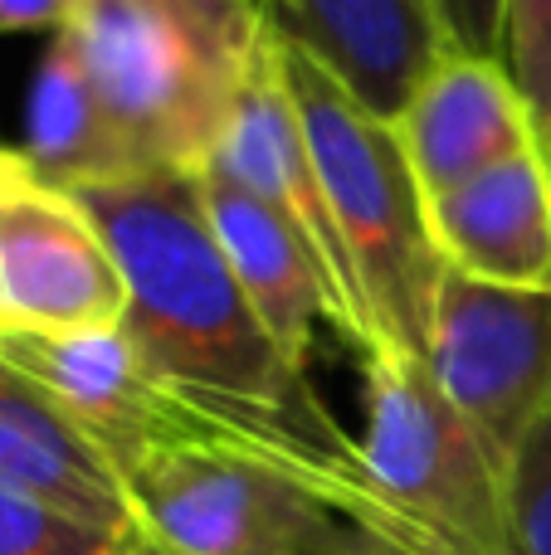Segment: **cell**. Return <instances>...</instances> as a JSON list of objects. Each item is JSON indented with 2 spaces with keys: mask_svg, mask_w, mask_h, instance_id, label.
<instances>
[{
  "mask_svg": "<svg viewBox=\"0 0 551 555\" xmlns=\"http://www.w3.org/2000/svg\"><path fill=\"white\" fill-rule=\"evenodd\" d=\"M137 5L181 25L195 44H205L230 68H249L264 35H269L259 0H137Z\"/></svg>",
  "mask_w": 551,
  "mask_h": 555,
  "instance_id": "cell-17",
  "label": "cell"
},
{
  "mask_svg": "<svg viewBox=\"0 0 551 555\" xmlns=\"http://www.w3.org/2000/svg\"><path fill=\"white\" fill-rule=\"evenodd\" d=\"M445 44L454 54L498 59L503 64V0H435Z\"/></svg>",
  "mask_w": 551,
  "mask_h": 555,
  "instance_id": "cell-20",
  "label": "cell"
},
{
  "mask_svg": "<svg viewBox=\"0 0 551 555\" xmlns=\"http://www.w3.org/2000/svg\"><path fill=\"white\" fill-rule=\"evenodd\" d=\"M0 361L59 400V410L117 463V473L166 449H240L215 420L152 380L123 326L0 332Z\"/></svg>",
  "mask_w": 551,
  "mask_h": 555,
  "instance_id": "cell-9",
  "label": "cell"
},
{
  "mask_svg": "<svg viewBox=\"0 0 551 555\" xmlns=\"http://www.w3.org/2000/svg\"><path fill=\"white\" fill-rule=\"evenodd\" d=\"M74 35L132 171H205L244 68L137 0H78Z\"/></svg>",
  "mask_w": 551,
  "mask_h": 555,
  "instance_id": "cell-5",
  "label": "cell"
},
{
  "mask_svg": "<svg viewBox=\"0 0 551 555\" xmlns=\"http://www.w3.org/2000/svg\"><path fill=\"white\" fill-rule=\"evenodd\" d=\"M259 10L283 44L322 64L386 122L449 54L435 0H259Z\"/></svg>",
  "mask_w": 551,
  "mask_h": 555,
  "instance_id": "cell-10",
  "label": "cell"
},
{
  "mask_svg": "<svg viewBox=\"0 0 551 555\" xmlns=\"http://www.w3.org/2000/svg\"><path fill=\"white\" fill-rule=\"evenodd\" d=\"M396 132L425 201L542 146L537 113L513 74L498 59L454 54V49L425 74L406 113L396 117Z\"/></svg>",
  "mask_w": 551,
  "mask_h": 555,
  "instance_id": "cell-11",
  "label": "cell"
},
{
  "mask_svg": "<svg viewBox=\"0 0 551 555\" xmlns=\"http://www.w3.org/2000/svg\"><path fill=\"white\" fill-rule=\"evenodd\" d=\"M361 468L396 555H513V468L439 395L425 361H361Z\"/></svg>",
  "mask_w": 551,
  "mask_h": 555,
  "instance_id": "cell-3",
  "label": "cell"
},
{
  "mask_svg": "<svg viewBox=\"0 0 551 555\" xmlns=\"http://www.w3.org/2000/svg\"><path fill=\"white\" fill-rule=\"evenodd\" d=\"M78 0H0V35H49L68 29Z\"/></svg>",
  "mask_w": 551,
  "mask_h": 555,
  "instance_id": "cell-21",
  "label": "cell"
},
{
  "mask_svg": "<svg viewBox=\"0 0 551 555\" xmlns=\"http://www.w3.org/2000/svg\"><path fill=\"white\" fill-rule=\"evenodd\" d=\"M445 269L498 287H551V162L542 146L430 201Z\"/></svg>",
  "mask_w": 551,
  "mask_h": 555,
  "instance_id": "cell-13",
  "label": "cell"
},
{
  "mask_svg": "<svg viewBox=\"0 0 551 555\" xmlns=\"http://www.w3.org/2000/svg\"><path fill=\"white\" fill-rule=\"evenodd\" d=\"M123 312V273L84 201L0 146V332H93Z\"/></svg>",
  "mask_w": 551,
  "mask_h": 555,
  "instance_id": "cell-8",
  "label": "cell"
},
{
  "mask_svg": "<svg viewBox=\"0 0 551 555\" xmlns=\"http://www.w3.org/2000/svg\"><path fill=\"white\" fill-rule=\"evenodd\" d=\"M123 482L156 555H390L322 492L240 449H166Z\"/></svg>",
  "mask_w": 551,
  "mask_h": 555,
  "instance_id": "cell-4",
  "label": "cell"
},
{
  "mask_svg": "<svg viewBox=\"0 0 551 555\" xmlns=\"http://www.w3.org/2000/svg\"><path fill=\"white\" fill-rule=\"evenodd\" d=\"M123 555H156V551H152V546H146V541H137V546H127Z\"/></svg>",
  "mask_w": 551,
  "mask_h": 555,
  "instance_id": "cell-22",
  "label": "cell"
},
{
  "mask_svg": "<svg viewBox=\"0 0 551 555\" xmlns=\"http://www.w3.org/2000/svg\"><path fill=\"white\" fill-rule=\"evenodd\" d=\"M513 555H551V410L513 459Z\"/></svg>",
  "mask_w": 551,
  "mask_h": 555,
  "instance_id": "cell-19",
  "label": "cell"
},
{
  "mask_svg": "<svg viewBox=\"0 0 551 555\" xmlns=\"http://www.w3.org/2000/svg\"><path fill=\"white\" fill-rule=\"evenodd\" d=\"M503 68L551 137V0H503Z\"/></svg>",
  "mask_w": 551,
  "mask_h": 555,
  "instance_id": "cell-18",
  "label": "cell"
},
{
  "mask_svg": "<svg viewBox=\"0 0 551 555\" xmlns=\"http://www.w3.org/2000/svg\"><path fill=\"white\" fill-rule=\"evenodd\" d=\"M279 64L381 346L386 356L420 361L445 259L435 249L430 201L410 171L396 122L357 103L328 68L289 49L283 39Z\"/></svg>",
  "mask_w": 551,
  "mask_h": 555,
  "instance_id": "cell-2",
  "label": "cell"
},
{
  "mask_svg": "<svg viewBox=\"0 0 551 555\" xmlns=\"http://www.w3.org/2000/svg\"><path fill=\"white\" fill-rule=\"evenodd\" d=\"M420 361L513 468L551 410V287H498L445 269Z\"/></svg>",
  "mask_w": 551,
  "mask_h": 555,
  "instance_id": "cell-6",
  "label": "cell"
},
{
  "mask_svg": "<svg viewBox=\"0 0 551 555\" xmlns=\"http://www.w3.org/2000/svg\"><path fill=\"white\" fill-rule=\"evenodd\" d=\"M201 201H205V215H210L215 240H220L225 259H230V269L240 278L244 297L254 302V312H259V322L269 326L279 351L308 371L312 326L318 322L342 326L318 259L269 205L254 201L240 185H230L225 176H215L210 166L201 171Z\"/></svg>",
  "mask_w": 551,
  "mask_h": 555,
  "instance_id": "cell-14",
  "label": "cell"
},
{
  "mask_svg": "<svg viewBox=\"0 0 551 555\" xmlns=\"http://www.w3.org/2000/svg\"><path fill=\"white\" fill-rule=\"evenodd\" d=\"M137 541L98 531L35 498L0 488V555H123Z\"/></svg>",
  "mask_w": 551,
  "mask_h": 555,
  "instance_id": "cell-16",
  "label": "cell"
},
{
  "mask_svg": "<svg viewBox=\"0 0 551 555\" xmlns=\"http://www.w3.org/2000/svg\"><path fill=\"white\" fill-rule=\"evenodd\" d=\"M0 488L88 521L98 531L142 541L117 463L49 400L29 375L0 361Z\"/></svg>",
  "mask_w": 551,
  "mask_h": 555,
  "instance_id": "cell-12",
  "label": "cell"
},
{
  "mask_svg": "<svg viewBox=\"0 0 551 555\" xmlns=\"http://www.w3.org/2000/svg\"><path fill=\"white\" fill-rule=\"evenodd\" d=\"M20 156L39 181L59 185V191H88V185H113L137 176L103 103H98L74 25L59 29L35 64Z\"/></svg>",
  "mask_w": 551,
  "mask_h": 555,
  "instance_id": "cell-15",
  "label": "cell"
},
{
  "mask_svg": "<svg viewBox=\"0 0 551 555\" xmlns=\"http://www.w3.org/2000/svg\"><path fill=\"white\" fill-rule=\"evenodd\" d=\"M542 152H547V162H551V137H547V146H542Z\"/></svg>",
  "mask_w": 551,
  "mask_h": 555,
  "instance_id": "cell-23",
  "label": "cell"
},
{
  "mask_svg": "<svg viewBox=\"0 0 551 555\" xmlns=\"http://www.w3.org/2000/svg\"><path fill=\"white\" fill-rule=\"evenodd\" d=\"M215 176H225L230 185L249 191L254 201H264L318 259L322 278L332 287V302H337V336L361 356H386L381 346V332L371 322V307L361 297L357 269H351L347 240L337 230V215L328 205V191H322V176L312 166L308 137H303L298 107L289 98V83H283V64H279V39L273 29L264 35L254 64L244 68L240 88L230 98V113H225L220 142L210 152Z\"/></svg>",
  "mask_w": 551,
  "mask_h": 555,
  "instance_id": "cell-7",
  "label": "cell"
},
{
  "mask_svg": "<svg viewBox=\"0 0 551 555\" xmlns=\"http://www.w3.org/2000/svg\"><path fill=\"white\" fill-rule=\"evenodd\" d=\"M74 195L123 273V332L152 380L215 420L244 453L322 492L390 551L361 443L332 420L308 371L279 351L244 297L205 215L201 171L127 176Z\"/></svg>",
  "mask_w": 551,
  "mask_h": 555,
  "instance_id": "cell-1",
  "label": "cell"
}]
</instances>
